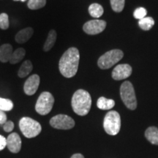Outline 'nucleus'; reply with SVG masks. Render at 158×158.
<instances>
[{"label": "nucleus", "mask_w": 158, "mask_h": 158, "mask_svg": "<svg viewBox=\"0 0 158 158\" xmlns=\"http://www.w3.org/2000/svg\"><path fill=\"white\" fill-rule=\"evenodd\" d=\"M70 158H84V157L81 154H75Z\"/></svg>", "instance_id": "nucleus-30"}, {"label": "nucleus", "mask_w": 158, "mask_h": 158, "mask_svg": "<svg viewBox=\"0 0 158 158\" xmlns=\"http://www.w3.org/2000/svg\"><path fill=\"white\" fill-rule=\"evenodd\" d=\"M40 76L35 74L29 77L23 85V90L27 95H33L37 92L40 85Z\"/></svg>", "instance_id": "nucleus-11"}, {"label": "nucleus", "mask_w": 158, "mask_h": 158, "mask_svg": "<svg viewBox=\"0 0 158 158\" xmlns=\"http://www.w3.org/2000/svg\"><path fill=\"white\" fill-rule=\"evenodd\" d=\"M132 73L131 66L127 64H118L112 72V78L114 80L120 81L127 78Z\"/></svg>", "instance_id": "nucleus-10"}, {"label": "nucleus", "mask_w": 158, "mask_h": 158, "mask_svg": "<svg viewBox=\"0 0 158 158\" xmlns=\"http://www.w3.org/2000/svg\"><path fill=\"white\" fill-rule=\"evenodd\" d=\"M71 105L75 113L79 116H85L91 109L92 98L88 92L78 89L73 95Z\"/></svg>", "instance_id": "nucleus-2"}, {"label": "nucleus", "mask_w": 158, "mask_h": 158, "mask_svg": "<svg viewBox=\"0 0 158 158\" xmlns=\"http://www.w3.org/2000/svg\"><path fill=\"white\" fill-rule=\"evenodd\" d=\"M13 1H21V2H25L26 0H13Z\"/></svg>", "instance_id": "nucleus-31"}, {"label": "nucleus", "mask_w": 158, "mask_h": 158, "mask_svg": "<svg viewBox=\"0 0 158 158\" xmlns=\"http://www.w3.org/2000/svg\"><path fill=\"white\" fill-rule=\"evenodd\" d=\"M19 127L26 138L36 137L40 133L42 127L36 120L29 117H23L19 122Z\"/></svg>", "instance_id": "nucleus-3"}, {"label": "nucleus", "mask_w": 158, "mask_h": 158, "mask_svg": "<svg viewBox=\"0 0 158 158\" xmlns=\"http://www.w3.org/2000/svg\"><path fill=\"white\" fill-rule=\"evenodd\" d=\"M145 136L150 143L158 145V128L156 127H149L145 132Z\"/></svg>", "instance_id": "nucleus-15"}, {"label": "nucleus", "mask_w": 158, "mask_h": 158, "mask_svg": "<svg viewBox=\"0 0 158 158\" xmlns=\"http://www.w3.org/2000/svg\"><path fill=\"white\" fill-rule=\"evenodd\" d=\"M46 4V0H29L28 7L31 10L42 8Z\"/></svg>", "instance_id": "nucleus-23"}, {"label": "nucleus", "mask_w": 158, "mask_h": 158, "mask_svg": "<svg viewBox=\"0 0 158 158\" xmlns=\"http://www.w3.org/2000/svg\"><path fill=\"white\" fill-rule=\"evenodd\" d=\"M80 60L79 51L76 48L68 49L61 57L59 68L61 74L65 78H72L77 73Z\"/></svg>", "instance_id": "nucleus-1"}, {"label": "nucleus", "mask_w": 158, "mask_h": 158, "mask_svg": "<svg viewBox=\"0 0 158 158\" xmlns=\"http://www.w3.org/2000/svg\"><path fill=\"white\" fill-rule=\"evenodd\" d=\"M155 24V21L152 17H145L143 19L139 20L138 25L143 30L148 31L152 29Z\"/></svg>", "instance_id": "nucleus-21"}, {"label": "nucleus", "mask_w": 158, "mask_h": 158, "mask_svg": "<svg viewBox=\"0 0 158 158\" xmlns=\"http://www.w3.org/2000/svg\"><path fill=\"white\" fill-rule=\"evenodd\" d=\"M33 66L31 62L29 60L25 61L24 62H23L22 65L20 68L19 72H18V76L20 78H25L26 76H27L30 73L31 71L32 70Z\"/></svg>", "instance_id": "nucleus-18"}, {"label": "nucleus", "mask_w": 158, "mask_h": 158, "mask_svg": "<svg viewBox=\"0 0 158 158\" xmlns=\"http://www.w3.org/2000/svg\"><path fill=\"white\" fill-rule=\"evenodd\" d=\"M3 128L5 132L10 133V132H11L12 130H13V128H14V124H13V122L12 121H7L5 124H4Z\"/></svg>", "instance_id": "nucleus-27"}, {"label": "nucleus", "mask_w": 158, "mask_h": 158, "mask_svg": "<svg viewBox=\"0 0 158 158\" xmlns=\"http://www.w3.org/2000/svg\"><path fill=\"white\" fill-rule=\"evenodd\" d=\"M34 30L31 27H27V28L21 29L15 35V41L19 43H24L29 40L32 36Z\"/></svg>", "instance_id": "nucleus-13"}, {"label": "nucleus", "mask_w": 158, "mask_h": 158, "mask_svg": "<svg viewBox=\"0 0 158 158\" xmlns=\"http://www.w3.org/2000/svg\"><path fill=\"white\" fill-rule=\"evenodd\" d=\"M7 122V116L3 110H0V124H3Z\"/></svg>", "instance_id": "nucleus-29"}, {"label": "nucleus", "mask_w": 158, "mask_h": 158, "mask_svg": "<svg viewBox=\"0 0 158 158\" xmlns=\"http://www.w3.org/2000/svg\"><path fill=\"white\" fill-rule=\"evenodd\" d=\"M25 54L26 51L24 48H19L16 49V50L13 52L11 58L10 59V62L13 64H17V63L20 62L23 58H24Z\"/></svg>", "instance_id": "nucleus-20"}, {"label": "nucleus", "mask_w": 158, "mask_h": 158, "mask_svg": "<svg viewBox=\"0 0 158 158\" xmlns=\"http://www.w3.org/2000/svg\"><path fill=\"white\" fill-rule=\"evenodd\" d=\"M6 141H7V147L11 152H19L21 149V139L19 134L15 133L10 134L7 138H6Z\"/></svg>", "instance_id": "nucleus-12"}, {"label": "nucleus", "mask_w": 158, "mask_h": 158, "mask_svg": "<svg viewBox=\"0 0 158 158\" xmlns=\"http://www.w3.org/2000/svg\"><path fill=\"white\" fill-rule=\"evenodd\" d=\"M56 31L54 30V29H52V30L49 31L48 37H47L46 40H45V42L44 46H43V50H44V51L46 52V51H50L51 49L54 47L56 40Z\"/></svg>", "instance_id": "nucleus-17"}, {"label": "nucleus", "mask_w": 158, "mask_h": 158, "mask_svg": "<svg viewBox=\"0 0 158 158\" xmlns=\"http://www.w3.org/2000/svg\"><path fill=\"white\" fill-rule=\"evenodd\" d=\"M147 14V10L143 8V7H138V8L136 9L135 12H134L133 15L135 19L141 20L142 19H143V18H145Z\"/></svg>", "instance_id": "nucleus-26"}, {"label": "nucleus", "mask_w": 158, "mask_h": 158, "mask_svg": "<svg viewBox=\"0 0 158 158\" xmlns=\"http://www.w3.org/2000/svg\"><path fill=\"white\" fill-rule=\"evenodd\" d=\"M13 108V103L9 99L0 98V110L3 111H9Z\"/></svg>", "instance_id": "nucleus-22"}, {"label": "nucleus", "mask_w": 158, "mask_h": 158, "mask_svg": "<svg viewBox=\"0 0 158 158\" xmlns=\"http://www.w3.org/2000/svg\"><path fill=\"white\" fill-rule=\"evenodd\" d=\"M9 18L6 13H2L0 14V28L2 29H7L9 28Z\"/></svg>", "instance_id": "nucleus-25"}, {"label": "nucleus", "mask_w": 158, "mask_h": 158, "mask_svg": "<svg viewBox=\"0 0 158 158\" xmlns=\"http://www.w3.org/2000/svg\"><path fill=\"white\" fill-rule=\"evenodd\" d=\"M54 103V98L50 92H43L37 99L35 110L40 115H46L51 112Z\"/></svg>", "instance_id": "nucleus-7"}, {"label": "nucleus", "mask_w": 158, "mask_h": 158, "mask_svg": "<svg viewBox=\"0 0 158 158\" xmlns=\"http://www.w3.org/2000/svg\"><path fill=\"white\" fill-rule=\"evenodd\" d=\"M103 127L108 135H116L121 128V117L116 110H110L106 114L104 118Z\"/></svg>", "instance_id": "nucleus-4"}, {"label": "nucleus", "mask_w": 158, "mask_h": 158, "mask_svg": "<svg viewBox=\"0 0 158 158\" xmlns=\"http://www.w3.org/2000/svg\"><path fill=\"white\" fill-rule=\"evenodd\" d=\"M13 47L10 44H4L0 47V61L3 63L10 62L13 54Z\"/></svg>", "instance_id": "nucleus-14"}, {"label": "nucleus", "mask_w": 158, "mask_h": 158, "mask_svg": "<svg viewBox=\"0 0 158 158\" xmlns=\"http://www.w3.org/2000/svg\"><path fill=\"white\" fill-rule=\"evenodd\" d=\"M110 5L114 12L120 13L123 10L125 0H110Z\"/></svg>", "instance_id": "nucleus-24"}, {"label": "nucleus", "mask_w": 158, "mask_h": 158, "mask_svg": "<svg viewBox=\"0 0 158 158\" xmlns=\"http://www.w3.org/2000/svg\"><path fill=\"white\" fill-rule=\"evenodd\" d=\"M120 95L126 107L130 110H135L137 107L135 90L130 81H124L120 88Z\"/></svg>", "instance_id": "nucleus-5"}, {"label": "nucleus", "mask_w": 158, "mask_h": 158, "mask_svg": "<svg viewBox=\"0 0 158 158\" xmlns=\"http://www.w3.org/2000/svg\"><path fill=\"white\" fill-rule=\"evenodd\" d=\"M106 22L102 20H91L83 27V29L86 34L94 35L102 32L106 29Z\"/></svg>", "instance_id": "nucleus-9"}, {"label": "nucleus", "mask_w": 158, "mask_h": 158, "mask_svg": "<svg viewBox=\"0 0 158 158\" xmlns=\"http://www.w3.org/2000/svg\"><path fill=\"white\" fill-rule=\"evenodd\" d=\"M124 56L122 51L119 49H114L102 55L98 59V64L99 68L102 70L109 69L120 61Z\"/></svg>", "instance_id": "nucleus-6"}, {"label": "nucleus", "mask_w": 158, "mask_h": 158, "mask_svg": "<svg viewBox=\"0 0 158 158\" xmlns=\"http://www.w3.org/2000/svg\"><path fill=\"white\" fill-rule=\"evenodd\" d=\"M50 124L55 129L70 130L75 126V121L68 115L59 114L51 118Z\"/></svg>", "instance_id": "nucleus-8"}, {"label": "nucleus", "mask_w": 158, "mask_h": 158, "mask_svg": "<svg viewBox=\"0 0 158 158\" xmlns=\"http://www.w3.org/2000/svg\"><path fill=\"white\" fill-rule=\"evenodd\" d=\"M103 7L98 3L92 4L89 7V13L90 15L93 18H95V19L101 17L102 15L103 14Z\"/></svg>", "instance_id": "nucleus-19"}, {"label": "nucleus", "mask_w": 158, "mask_h": 158, "mask_svg": "<svg viewBox=\"0 0 158 158\" xmlns=\"http://www.w3.org/2000/svg\"><path fill=\"white\" fill-rule=\"evenodd\" d=\"M97 106L98 108L101 110H109L114 107L115 101L111 99H107L104 97H101L98 100Z\"/></svg>", "instance_id": "nucleus-16"}, {"label": "nucleus", "mask_w": 158, "mask_h": 158, "mask_svg": "<svg viewBox=\"0 0 158 158\" xmlns=\"http://www.w3.org/2000/svg\"><path fill=\"white\" fill-rule=\"evenodd\" d=\"M7 147V141H6V138L4 136L0 135V151L4 149Z\"/></svg>", "instance_id": "nucleus-28"}]
</instances>
